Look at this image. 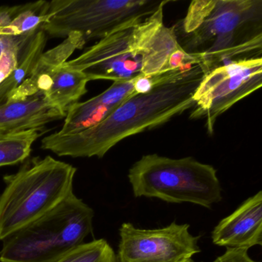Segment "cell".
Here are the masks:
<instances>
[{
  "instance_id": "e0dca14e",
  "label": "cell",
  "mask_w": 262,
  "mask_h": 262,
  "mask_svg": "<svg viewBox=\"0 0 262 262\" xmlns=\"http://www.w3.org/2000/svg\"><path fill=\"white\" fill-rule=\"evenodd\" d=\"M40 130L0 131V167L24 162L30 156L32 145L40 136Z\"/></svg>"
},
{
  "instance_id": "5b68a950",
  "label": "cell",
  "mask_w": 262,
  "mask_h": 262,
  "mask_svg": "<svg viewBox=\"0 0 262 262\" xmlns=\"http://www.w3.org/2000/svg\"><path fill=\"white\" fill-rule=\"evenodd\" d=\"M94 211L71 193L40 219L2 241L0 262H53L93 232Z\"/></svg>"
},
{
  "instance_id": "8fae6325",
  "label": "cell",
  "mask_w": 262,
  "mask_h": 262,
  "mask_svg": "<svg viewBox=\"0 0 262 262\" xmlns=\"http://www.w3.org/2000/svg\"><path fill=\"white\" fill-rule=\"evenodd\" d=\"M134 93L133 80L113 82L101 94L73 105L67 112L62 129L56 133L69 136L96 126Z\"/></svg>"
},
{
  "instance_id": "ffe728a7",
  "label": "cell",
  "mask_w": 262,
  "mask_h": 262,
  "mask_svg": "<svg viewBox=\"0 0 262 262\" xmlns=\"http://www.w3.org/2000/svg\"><path fill=\"white\" fill-rule=\"evenodd\" d=\"M212 262H257L248 255V250L227 248L222 255L217 257Z\"/></svg>"
},
{
  "instance_id": "9a60e30c",
  "label": "cell",
  "mask_w": 262,
  "mask_h": 262,
  "mask_svg": "<svg viewBox=\"0 0 262 262\" xmlns=\"http://www.w3.org/2000/svg\"><path fill=\"white\" fill-rule=\"evenodd\" d=\"M50 2L38 1L23 5L0 7V36L33 33L48 20Z\"/></svg>"
},
{
  "instance_id": "5bb4252c",
  "label": "cell",
  "mask_w": 262,
  "mask_h": 262,
  "mask_svg": "<svg viewBox=\"0 0 262 262\" xmlns=\"http://www.w3.org/2000/svg\"><path fill=\"white\" fill-rule=\"evenodd\" d=\"M66 62L53 73L42 96L52 105L67 114L87 93L90 81L82 71L70 68Z\"/></svg>"
},
{
  "instance_id": "7c38bea8",
  "label": "cell",
  "mask_w": 262,
  "mask_h": 262,
  "mask_svg": "<svg viewBox=\"0 0 262 262\" xmlns=\"http://www.w3.org/2000/svg\"><path fill=\"white\" fill-rule=\"evenodd\" d=\"M66 116L42 96L9 99L0 105V131L42 130L47 124Z\"/></svg>"
},
{
  "instance_id": "3957f363",
  "label": "cell",
  "mask_w": 262,
  "mask_h": 262,
  "mask_svg": "<svg viewBox=\"0 0 262 262\" xmlns=\"http://www.w3.org/2000/svg\"><path fill=\"white\" fill-rule=\"evenodd\" d=\"M261 0H194L174 25L181 47L206 73L233 61L261 57Z\"/></svg>"
},
{
  "instance_id": "4fadbf2b",
  "label": "cell",
  "mask_w": 262,
  "mask_h": 262,
  "mask_svg": "<svg viewBox=\"0 0 262 262\" xmlns=\"http://www.w3.org/2000/svg\"><path fill=\"white\" fill-rule=\"evenodd\" d=\"M85 43L86 42L82 36L73 33L57 47L42 53L31 74L10 95L7 100L25 99L37 95L42 96L50 77L56 69L67 62L76 50L83 48Z\"/></svg>"
},
{
  "instance_id": "d6986e66",
  "label": "cell",
  "mask_w": 262,
  "mask_h": 262,
  "mask_svg": "<svg viewBox=\"0 0 262 262\" xmlns=\"http://www.w3.org/2000/svg\"><path fill=\"white\" fill-rule=\"evenodd\" d=\"M36 33L24 40V42L7 49L3 53L2 56L0 58V84L4 82L7 79V76L17 67L24 52L27 50L29 43L33 39V36L36 35Z\"/></svg>"
},
{
  "instance_id": "7402d4cb",
  "label": "cell",
  "mask_w": 262,
  "mask_h": 262,
  "mask_svg": "<svg viewBox=\"0 0 262 262\" xmlns=\"http://www.w3.org/2000/svg\"><path fill=\"white\" fill-rule=\"evenodd\" d=\"M185 262H196V261H194V260H192V259H189V260H187V261H185Z\"/></svg>"
},
{
  "instance_id": "30bf717a",
  "label": "cell",
  "mask_w": 262,
  "mask_h": 262,
  "mask_svg": "<svg viewBox=\"0 0 262 262\" xmlns=\"http://www.w3.org/2000/svg\"><path fill=\"white\" fill-rule=\"evenodd\" d=\"M213 244L248 250L262 245V191L245 200L232 214L222 219L211 234Z\"/></svg>"
},
{
  "instance_id": "52a82bcc",
  "label": "cell",
  "mask_w": 262,
  "mask_h": 262,
  "mask_svg": "<svg viewBox=\"0 0 262 262\" xmlns=\"http://www.w3.org/2000/svg\"><path fill=\"white\" fill-rule=\"evenodd\" d=\"M162 1L53 0L50 2V17L42 29L51 37L66 39L77 33L86 42L100 40L129 21L148 17Z\"/></svg>"
},
{
  "instance_id": "2e32d148",
  "label": "cell",
  "mask_w": 262,
  "mask_h": 262,
  "mask_svg": "<svg viewBox=\"0 0 262 262\" xmlns=\"http://www.w3.org/2000/svg\"><path fill=\"white\" fill-rule=\"evenodd\" d=\"M47 42V35L41 28L30 41L17 67L0 84V105L4 103L31 74L38 59L44 53Z\"/></svg>"
},
{
  "instance_id": "9c48e42d",
  "label": "cell",
  "mask_w": 262,
  "mask_h": 262,
  "mask_svg": "<svg viewBox=\"0 0 262 262\" xmlns=\"http://www.w3.org/2000/svg\"><path fill=\"white\" fill-rule=\"evenodd\" d=\"M188 224L172 222L156 229H142L125 222L119 229L117 262H185L201 252L199 236Z\"/></svg>"
},
{
  "instance_id": "44dd1931",
  "label": "cell",
  "mask_w": 262,
  "mask_h": 262,
  "mask_svg": "<svg viewBox=\"0 0 262 262\" xmlns=\"http://www.w3.org/2000/svg\"><path fill=\"white\" fill-rule=\"evenodd\" d=\"M39 30L33 32V33H27V34L24 35H18V36H13V35H3V36H0V58H1L3 53H4L7 49L24 42V40L28 39L30 36H33V35L36 33Z\"/></svg>"
},
{
  "instance_id": "8992f818",
  "label": "cell",
  "mask_w": 262,
  "mask_h": 262,
  "mask_svg": "<svg viewBox=\"0 0 262 262\" xmlns=\"http://www.w3.org/2000/svg\"><path fill=\"white\" fill-rule=\"evenodd\" d=\"M128 178L136 198H156L168 203L188 202L207 208L222 199L215 168L192 157L145 155L133 164Z\"/></svg>"
},
{
  "instance_id": "6da1fadb",
  "label": "cell",
  "mask_w": 262,
  "mask_h": 262,
  "mask_svg": "<svg viewBox=\"0 0 262 262\" xmlns=\"http://www.w3.org/2000/svg\"><path fill=\"white\" fill-rule=\"evenodd\" d=\"M206 73L200 65L168 72L151 91L132 95L96 126L69 136L53 133L41 147L58 156L101 159L124 139L192 110L193 96Z\"/></svg>"
},
{
  "instance_id": "ba28073f",
  "label": "cell",
  "mask_w": 262,
  "mask_h": 262,
  "mask_svg": "<svg viewBox=\"0 0 262 262\" xmlns=\"http://www.w3.org/2000/svg\"><path fill=\"white\" fill-rule=\"evenodd\" d=\"M262 85V58L233 61L204 76L194 93L190 119H204L208 135L219 116Z\"/></svg>"
},
{
  "instance_id": "ac0fdd59",
  "label": "cell",
  "mask_w": 262,
  "mask_h": 262,
  "mask_svg": "<svg viewBox=\"0 0 262 262\" xmlns=\"http://www.w3.org/2000/svg\"><path fill=\"white\" fill-rule=\"evenodd\" d=\"M53 262H117L116 254L105 239L81 244Z\"/></svg>"
},
{
  "instance_id": "7a4b0ae2",
  "label": "cell",
  "mask_w": 262,
  "mask_h": 262,
  "mask_svg": "<svg viewBox=\"0 0 262 262\" xmlns=\"http://www.w3.org/2000/svg\"><path fill=\"white\" fill-rule=\"evenodd\" d=\"M170 3L163 0L148 17L121 26L66 64L89 81L125 82L171 71L170 57L182 47L174 26L164 24V9Z\"/></svg>"
},
{
  "instance_id": "277c9868",
  "label": "cell",
  "mask_w": 262,
  "mask_h": 262,
  "mask_svg": "<svg viewBox=\"0 0 262 262\" xmlns=\"http://www.w3.org/2000/svg\"><path fill=\"white\" fill-rule=\"evenodd\" d=\"M76 168L51 156L33 158L4 178L0 241L54 209L73 192Z\"/></svg>"
}]
</instances>
